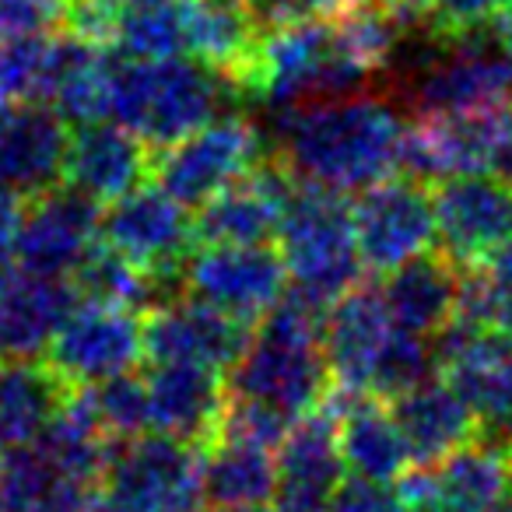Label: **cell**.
Returning a JSON list of instances; mask_svg holds the SVG:
<instances>
[{
	"label": "cell",
	"instance_id": "6da1fadb",
	"mask_svg": "<svg viewBox=\"0 0 512 512\" xmlns=\"http://www.w3.org/2000/svg\"><path fill=\"white\" fill-rule=\"evenodd\" d=\"M407 123L376 95H334L278 113V162L299 183L362 193L404 165Z\"/></svg>",
	"mask_w": 512,
	"mask_h": 512
},
{
	"label": "cell",
	"instance_id": "7a4b0ae2",
	"mask_svg": "<svg viewBox=\"0 0 512 512\" xmlns=\"http://www.w3.org/2000/svg\"><path fill=\"white\" fill-rule=\"evenodd\" d=\"M369 81L372 71L344 50L334 22L306 18V22L264 25L246 71L235 81V95L285 113L302 102L355 95Z\"/></svg>",
	"mask_w": 512,
	"mask_h": 512
},
{
	"label": "cell",
	"instance_id": "3957f363",
	"mask_svg": "<svg viewBox=\"0 0 512 512\" xmlns=\"http://www.w3.org/2000/svg\"><path fill=\"white\" fill-rule=\"evenodd\" d=\"M228 95H235V88L193 57H123L113 71L109 120L134 130L151 151H162L221 116Z\"/></svg>",
	"mask_w": 512,
	"mask_h": 512
},
{
	"label": "cell",
	"instance_id": "277c9868",
	"mask_svg": "<svg viewBox=\"0 0 512 512\" xmlns=\"http://www.w3.org/2000/svg\"><path fill=\"white\" fill-rule=\"evenodd\" d=\"M278 249L285 256L292 285L337 302L362 281V256L351 225V197L295 179L285 218L278 228Z\"/></svg>",
	"mask_w": 512,
	"mask_h": 512
},
{
	"label": "cell",
	"instance_id": "5b68a950",
	"mask_svg": "<svg viewBox=\"0 0 512 512\" xmlns=\"http://www.w3.org/2000/svg\"><path fill=\"white\" fill-rule=\"evenodd\" d=\"M106 512H197L200 449L162 432L120 439L99 477Z\"/></svg>",
	"mask_w": 512,
	"mask_h": 512
},
{
	"label": "cell",
	"instance_id": "8992f818",
	"mask_svg": "<svg viewBox=\"0 0 512 512\" xmlns=\"http://www.w3.org/2000/svg\"><path fill=\"white\" fill-rule=\"evenodd\" d=\"M102 242L130 260L162 288L183 285V267L193 253V218L158 183H141L102 211Z\"/></svg>",
	"mask_w": 512,
	"mask_h": 512
},
{
	"label": "cell",
	"instance_id": "52a82bcc",
	"mask_svg": "<svg viewBox=\"0 0 512 512\" xmlns=\"http://www.w3.org/2000/svg\"><path fill=\"white\" fill-rule=\"evenodd\" d=\"M225 386L228 397L260 400L292 421L320 407L334 390L320 341L274 334L264 327L253 330L249 348L225 372Z\"/></svg>",
	"mask_w": 512,
	"mask_h": 512
},
{
	"label": "cell",
	"instance_id": "ba28073f",
	"mask_svg": "<svg viewBox=\"0 0 512 512\" xmlns=\"http://www.w3.org/2000/svg\"><path fill=\"white\" fill-rule=\"evenodd\" d=\"M141 358L144 316L137 309L78 299L46 348L43 362L67 390H81L134 372Z\"/></svg>",
	"mask_w": 512,
	"mask_h": 512
},
{
	"label": "cell",
	"instance_id": "9c48e42d",
	"mask_svg": "<svg viewBox=\"0 0 512 512\" xmlns=\"http://www.w3.org/2000/svg\"><path fill=\"white\" fill-rule=\"evenodd\" d=\"M264 158V137L249 120L221 113L151 155V176L179 204L200 207L207 197L246 176Z\"/></svg>",
	"mask_w": 512,
	"mask_h": 512
},
{
	"label": "cell",
	"instance_id": "30bf717a",
	"mask_svg": "<svg viewBox=\"0 0 512 512\" xmlns=\"http://www.w3.org/2000/svg\"><path fill=\"white\" fill-rule=\"evenodd\" d=\"M435 372L470 404L481 439H512V337L453 320L432 337Z\"/></svg>",
	"mask_w": 512,
	"mask_h": 512
},
{
	"label": "cell",
	"instance_id": "8fae6325",
	"mask_svg": "<svg viewBox=\"0 0 512 512\" xmlns=\"http://www.w3.org/2000/svg\"><path fill=\"white\" fill-rule=\"evenodd\" d=\"M351 225H355V246L365 271L383 278L393 267L432 249V193L425 190L421 179L400 172L351 197Z\"/></svg>",
	"mask_w": 512,
	"mask_h": 512
},
{
	"label": "cell",
	"instance_id": "7c38bea8",
	"mask_svg": "<svg viewBox=\"0 0 512 512\" xmlns=\"http://www.w3.org/2000/svg\"><path fill=\"white\" fill-rule=\"evenodd\" d=\"M285 256L274 242L256 246H200L183 267L186 295L235 316L242 323H260L264 313L288 288Z\"/></svg>",
	"mask_w": 512,
	"mask_h": 512
},
{
	"label": "cell",
	"instance_id": "4fadbf2b",
	"mask_svg": "<svg viewBox=\"0 0 512 512\" xmlns=\"http://www.w3.org/2000/svg\"><path fill=\"white\" fill-rule=\"evenodd\" d=\"M432 207L435 242L460 271L488 264L512 235V183L491 169L439 179Z\"/></svg>",
	"mask_w": 512,
	"mask_h": 512
},
{
	"label": "cell",
	"instance_id": "5bb4252c",
	"mask_svg": "<svg viewBox=\"0 0 512 512\" xmlns=\"http://www.w3.org/2000/svg\"><path fill=\"white\" fill-rule=\"evenodd\" d=\"M512 130V102L470 113L414 116L404 130V165L400 172L421 183L449 179L463 172L495 169L498 148Z\"/></svg>",
	"mask_w": 512,
	"mask_h": 512
},
{
	"label": "cell",
	"instance_id": "9a60e30c",
	"mask_svg": "<svg viewBox=\"0 0 512 512\" xmlns=\"http://www.w3.org/2000/svg\"><path fill=\"white\" fill-rule=\"evenodd\" d=\"M102 207L74 186L57 183L25 200L18 232V267L50 278H74L99 246Z\"/></svg>",
	"mask_w": 512,
	"mask_h": 512
},
{
	"label": "cell",
	"instance_id": "2e32d148",
	"mask_svg": "<svg viewBox=\"0 0 512 512\" xmlns=\"http://www.w3.org/2000/svg\"><path fill=\"white\" fill-rule=\"evenodd\" d=\"M295 176L274 158H260L246 176L207 197L193 214V235L200 246H256L278 242Z\"/></svg>",
	"mask_w": 512,
	"mask_h": 512
},
{
	"label": "cell",
	"instance_id": "e0dca14e",
	"mask_svg": "<svg viewBox=\"0 0 512 512\" xmlns=\"http://www.w3.org/2000/svg\"><path fill=\"white\" fill-rule=\"evenodd\" d=\"M442 46L446 53L432 60L414 81V116L509 106L512 57L502 46L488 43V32Z\"/></svg>",
	"mask_w": 512,
	"mask_h": 512
},
{
	"label": "cell",
	"instance_id": "ac0fdd59",
	"mask_svg": "<svg viewBox=\"0 0 512 512\" xmlns=\"http://www.w3.org/2000/svg\"><path fill=\"white\" fill-rule=\"evenodd\" d=\"M253 327L193 295H169L144 313V358L148 362H197L228 372L249 348Z\"/></svg>",
	"mask_w": 512,
	"mask_h": 512
},
{
	"label": "cell",
	"instance_id": "d6986e66",
	"mask_svg": "<svg viewBox=\"0 0 512 512\" xmlns=\"http://www.w3.org/2000/svg\"><path fill=\"white\" fill-rule=\"evenodd\" d=\"M393 334H397V323L379 295V285L348 288L330 306L327 330H323V355H327L334 390L372 397V379Z\"/></svg>",
	"mask_w": 512,
	"mask_h": 512
},
{
	"label": "cell",
	"instance_id": "ffe728a7",
	"mask_svg": "<svg viewBox=\"0 0 512 512\" xmlns=\"http://www.w3.org/2000/svg\"><path fill=\"white\" fill-rule=\"evenodd\" d=\"M74 302L78 288L71 278L32 274L18 264L0 271V358L4 362L43 358Z\"/></svg>",
	"mask_w": 512,
	"mask_h": 512
},
{
	"label": "cell",
	"instance_id": "44dd1931",
	"mask_svg": "<svg viewBox=\"0 0 512 512\" xmlns=\"http://www.w3.org/2000/svg\"><path fill=\"white\" fill-rule=\"evenodd\" d=\"M151 432L204 449L218 432L228 386L225 372L197 362H151L148 376Z\"/></svg>",
	"mask_w": 512,
	"mask_h": 512
},
{
	"label": "cell",
	"instance_id": "7402d4cb",
	"mask_svg": "<svg viewBox=\"0 0 512 512\" xmlns=\"http://www.w3.org/2000/svg\"><path fill=\"white\" fill-rule=\"evenodd\" d=\"M151 155L155 151L120 123H81L67 137L64 183L92 197L99 207L113 204L144 183V176L151 172Z\"/></svg>",
	"mask_w": 512,
	"mask_h": 512
},
{
	"label": "cell",
	"instance_id": "603a6c76",
	"mask_svg": "<svg viewBox=\"0 0 512 512\" xmlns=\"http://www.w3.org/2000/svg\"><path fill=\"white\" fill-rule=\"evenodd\" d=\"M67 120L50 102H22L0 127V190L29 200L64 183Z\"/></svg>",
	"mask_w": 512,
	"mask_h": 512
},
{
	"label": "cell",
	"instance_id": "cb8c5ba5",
	"mask_svg": "<svg viewBox=\"0 0 512 512\" xmlns=\"http://www.w3.org/2000/svg\"><path fill=\"white\" fill-rule=\"evenodd\" d=\"M393 418L404 432L411 456L418 467H432L453 456L456 449L481 439V421L470 404L442 376H428L425 383L411 386L393 397Z\"/></svg>",
	"mask_w": 512,
	"mask_h": 512
},
{
	"label": "cell",
	"instance_id": "d4e9b609",
	"mask_svg": "<svg viewBox=\"0 0 512 512\" xmlns=\"http://www.w3.org/2000/svg\"><path fill=\"white\" fill-rule=\"evenodd\" d=\"M337 407V439H341L344 467L372 481H400L414 467L411 446L400 432L390 407L365 393L330 390Z\"/></svg>",
	"mask_w": 512,
	"mask_h": 512
},
{
	"label": "cell",
	"instance_id": "484cf974",
	"mask_svg": "<svg viewBox=\"0 0 512 512\" xmlns=\"http://www.w3.org/2000/svg\"><path fill=\"white\" fill-rule=\"evenodd\" d=\"M456 292H460V267L432 249L393 267L379 281V295H383L393 323L407 334L428 337V341L453 323Z\"/></svg>",
	"mask_w": 512,
	"mask_h": 512
},
{
	"label": "cell",
	"instance_id": "4316f807",
	"mask_svg": "<svg viewBox=\"0 0 512 512\" xmlns=\"http://www.w3.org/2000/svg\"><path fill=\"white\" fill-rule=\"evenodd\" d=\"M186 57L218 71L235 88L264 25L242 0H190L183 8Z\"/></svg>",
	"mask_w": 512,
	"mask_h": 512
},
{
	"label": "cell",
	"instance_id": "83f0119b",
	"mask_svg": "<svg viewBox=\"0 0 512 512\" xmlns=\"http://www.w3.org/2000/svg\"><path fill=\"white\" fill-rule=\"evenodd\" d=\"M200 488L211 509H267L278 491V453L235 439L200 449Z\"/></svg>",
	"mask_w": 512,
	"mask_h": 512
},
{
	"label": "cell",
	"instance_id": "f1b7e54d",
	"mask_svg": "<svg viewBox=\"0 0 512 512\" xmlns=\"http://www.w3.org/2000/svg\"><path fill=\"white\" fill-rule=\"evenodd\" d=\"M113 71V53L102 46L81 43L64 32V36H57L46 102L74 127L109 120V113H113Z\"/></svg>",
	"mask_w": 512,
	"mask_h": 512
},
{
	"label": "cell",
	"instance_id": "f546056e",
	"mask_svg": "<svg viewBox=\"0 0 512 512\" xmlns=\"http://www.w3.org/2000/svg\"><path fill=\"white\" fill-rule=\"evenodd\" d=\"M32 442L43 449V456L57 470L60 481L85 484H99L109 453L116 446V439L95 418L88 390H67L53 418L46 421V428Z\"/></svg>",
	"mask_w": 512,
	"mask_h": 512
},
{
	"label": "cell",
	"instance_id": "4dcf8cb0",
	"mask_svg": "<svg viewBox=\"0 0 512 512\" xmlns=\"http://www.w3.org/2000/svg\"><path fill=\"white\" fill-rule=\"evenodd\" d=\"M428 470L439 512H484L512 488L505 446L491 439H474Z\"/></svg>",
	"mask_w": 512,
	"mask_h": 512
},
{
	"label": "cell",
	"instance_id": "1f68e13d",
	"mask_svg": "<svg viewBox=\"0 0 512 512\" xmlns=\"http://www.w3.org/2000/svg\"><path fill=\"white\" fill-rule=\"evenodd\" d=\"M67 386L36 362H4L0 358V435L11 446H25L46 428Z\"/></svg>",
	"mask_w": 512,
	"mask_h": 512
},
{
	"label": "cell",
	"instance_id": "d6a6232c",
	"mask_svg": "<svg viewBox=\"0 0 512 512\" xmlns=\"http://www.w3.org/2000/svg\"><path fill=\"white\" fill-rule=\"evenodd\" d=\"M53 53H57V36H50V32H25V36L0 39V95L15 106L46 102Z\"/></svg>",
	"mask_w": 512,
	"mask_h": 512
},
{
	"label": "cell",
	"instance_id": "836d02e7",
	"mask_svg": "<svg viewBox=\"0 0 512 512\" xmlns=\"http://www.w3.org/2000/svg\"><path fill=\"white\" fill-rule=\"evenodd\" d=\"M183 8H123L113 50L130 60L183 57L186 53Z\"/></svg>",
	"mask_w": 512,
	"mask_h": 512
},
{
	"label": "cell",
	"instance_id": "e575fe53",
	"mask_svg": "<svg viewBox=\"0 0 512 512\" xmlns=\"http://www.w3.org/2000/svg\"><path fill=\"white\" fill-rule=\"evenodd\" d=\"M81 390H88L95 418L102 421V428L116 442L151 432V407H148V383H144V376L123 372V376H113L95 386H81Z\"/></svg>",
	"mask_w": 512,
	"mask_h": 512
},
{
	"label": "cell",
	"instance_id": "d590c367",
	"mask_svg": "<svg viewBox=\"0 0 512 512\" xmlns=\"http://www.w3.org/2000/svg\"><path fill=\"white\" fill-rule=\"evenodd\" d=\"M509 8L512 0H432V8L425 11L421 22L428 25L432 39L456 43V39L488 32Z\"/></svg>",
	"mask_w": 512,
	"mask_h": 512
},
{
	"label": "cell",
	"instance_id": "8d00e7d4",
	"mask_svg": "<svg viewBox=\"0 0 512 512\" xmlns=\"http://www.w3.org/2000/svg\"><path fill=\"white\" fill-rule=\"evenodd\" d=\"M123 18V0H64V32L81 43L113 50Z\"/></svg>",
	"mask_w": 512,
	"mask_h": 512
},
{
	"label": "cell",
	"instance_id": "74e56055",
	"mask_svg": "<svg viewBox=\"0 0 512 512\" xmlns=\"http://www.w3.org/2000/svg\"><path fill=\"white\" fill-rule=\"evenodd\" d=\"M327 512H407L397 481H372V477L351 474L337 484L330 495Z\"/></svg>",
	"mask_w": 512,
	"mask_h": 512
},
{
	"label": "cell",
	"instance_id": "f35d334b",
	"mask_svg": "<svg viewBox=\"0 0 512 512\" xmlns=\"http://www.w3.org/2000/svg\"><path fill=\"white\" fill-rule=\"evenodd\" d=\"M64 15V0H0V39L50 32Z\"/></svg>",
	"mask_w": 512,
	"mask_h": 512
},
{
	"label": "cell",
	"instance_id": "ab89813d",
	"mask_svg": "<svg viewBox=\"0 0 512 512\" xmlns=\"http://www.w3.org/2000/svg\"><path fill=\"white\" fill-rule=\"evenodd\" d=\"M348 4L351 0H249L246 8L253 11L260 25H281L306 22V18H334Z\"/></svg>",
	"mask_w": 512,
	"mask_h": 512
},
{
	"label": "cell",
	"instance_id": "60d3db41",
	"mask_svg": "<svg viewBox=\"0 0 512 512\" xmlns=\"http://www.w3.org/2000/svg\"><path fill=\"white\" fill-rule=\"evenodd\" d=\"M25 200L0 190V271L18 264V232H22Z\"/></svg>",
	"mask_w": 512,
	"mask_h": 512
},
{
	"label": "cell",
	"instance_id": "b9f144b4",
	"mask_svg": "<svg viewBox=\"0 0 512 512\" xmlns=\"http://www.w3.org/2000/svg\"><path fill=\"white\" fill-rule=\"evenodd\" d=\"M386 4H390L393 11H400L407 22H421L425 11L432 8V0H386Z\"/></svg>",
	"mask_w": 512,
	"mask_h": 512
},
{
	"label": "cell",
	"instance_id": "7bdbcfd3",
	"mask_svg": "<svg viewBox=\"0 0 512 512\" xmlns=\"http://www.w3.org/2000/svg\"><path fill=\"white\" fill-rule=\"evenodd\" d=\"M491 172H498V176H505L512 183V130L505 134L502 148H498V158H495V169Z\"/></svg>",
	"mask_w": 512,
	"mask_h": 512
},
{
	"label": "cell",
	"instance_id": "ee69618b",
	"mask_svg": "<svg viewBox=\"0 0 512 512\" xmlns=\"http://www.w3.org/2000/svg\"><path fill=\"white\" fill-rule=\"evenodd\" d=\"M495 43L502 46V50H505V53H509V57H512V8L505 11V15H502V18H498V22H495Z\"/></svg>",
	"mask_w": 512,
	"mask_h": 512
},
{
	"label": "cell",
	"instance_id": "f6af8a7d",
	"mask_svg": "<svg viewBox=\"0 0 512 512\" xmlns=\"http://www.w3.org/2000/svg\"><path fill=\"white\" fill-rule=\"evenodd\" d=\"M190 0H123V8H183Z\"/></svg>",
	"mask_w": 512,
	"mask_h": 512
},
{
	"label": "cell",
	"instance_id": "bcb514c9",
	"mask_svg": "<svg viewBox=\"0 0 512 512\" xmlns=\"http://www.w3.org/2000/svg\"><path fill=\"white\" fill-rule=\"evenodd\" d=\"M495 330H502V334H509V337H512V292H509V299H505L502 313H498Z\"/></svg>",
	"mask_w": 512,
	"mask_h": 512
},
{
	"label": "cell",
	"instance_id": "7dc6e473",
	"mask_svg": "<svg viewBox=\"0 0 512 512\" xmlns=\"http://www.w3.org/2000/svg\"><path fill=\"white\" fill-rule=\"evenodd\" d=\"M484 512H512V491H505V495L498 498L495 505H488V509H484Z\"/></svg>",
	"mask_w": 512,
	"mask_h": 512
},
{
	"label": "cell",
	"instance_id": "c3c4849f",
	"mask_svg": "<svg viewBox=\"0 0 512 512\" xmlns=\"http://www.w3.org/2000/svg\"><path fill=\"white\" fill-rule=\"evenodd\" d=\"M11 109H15V102H11V99H4V95H0V127H4V123H8Z\"/></svg>",
	"mask_w": 512,
	"mask_h": 512
},
{
	"label": "cell",
	"instance_id": "681fc988",
	"mask_svg": "<svg viewBox=\"0 0 512 512\" xmlns=\"http://www.w3.org/2000/svg\"><path fill=\"white\" fill-rule=\"evenodd\" d=\"M505 460H509V474H512V439L505 442Z\"/></svg>",
	"mask_w": 512,
	"mask_h": 512
},
{
	"label": "cell",
	"instance_id": "f907efd6",
	"mask_svg": "<svg viewBox=\"0 0 512 512\" xmlns=\"http://www.w3.org/2000/svg\"><path fill=\"white\" fill-rule=\"evenodd\" d=\"M0 512H18V509L11 502H4V498H0Z\"/></svg>",
	"mask_w": 512,
	"mask_h": 512
},
{
	"label": "cell",
	"instance_id": "816d5d0a",
	"mask_svg": "<svg viewBox=\"0 0 512 512\" xmlns=\"http://www.w3.org/2000/svg\"><path fill=\"white\" fill-rule=\"evenodd\" d=\"M242 4H249V0H242Z\"/></svg>",
	"mask_w": 512,
	"mask_h": 512
}]
</instances>
